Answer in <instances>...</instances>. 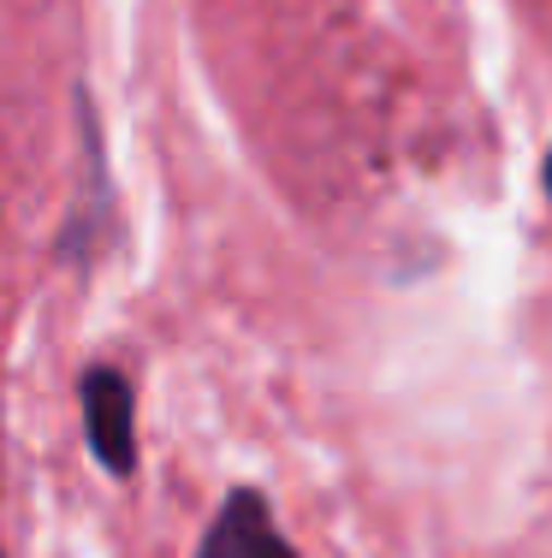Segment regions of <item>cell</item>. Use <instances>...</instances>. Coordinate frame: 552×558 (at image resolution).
I'll list each match as a JSON object with an SVG mask.
<instances>
[{"label":"cell","instance_id":"1","mask_svg":"<svg viewBox=\"0 0 552 558\" xmlns=\"http://www.w3.org/2000/svg\"><path fill=\"white\" fill-rule=\"evenodd\" d=\"M84 422H89V451L101 458L108 475L137 470V428H131V380L120 368H89L84 375Z\"/></svg>","mask_w":552,"mask_h":558},{"label":"cell","instance_id":"2","mask_svg":"<svg viewBox=\"0 0 552 558\" xmlns=\"http://www.w3.org/2000/svg\"><path fill=\"white\" fill-rule=\"evenodd\" d=\"M196 558H297V553H292V541L273 529L268 499L238 487V494L220 505V517H214V529L203 535Z\"/></svg>","mask_w":552,"mask_h":558},{"label":"cell","instance_id":"3","mask_svg":"<svg viewBox=\"0 0 552 558\" xmlns=\"http://www.w3.org/2000/svg\"><path fill=\"white\" fill-rule=\"evenodd\" d=\"M547 184H552V155H547Z\"/></svg>","mask_w":552,"mask_h":558}]
</instances>
